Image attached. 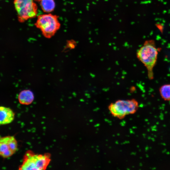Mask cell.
<instances>
[{"instance_id": "cell-7", "label": "cell", "mask_w": 170, "mask_h": 170, "mask_svg": "<svg viewBox=\"0 0 170 170\" xmlns=\"http://www.w3.org/2000/svg\"><path fill=\"white\" fill-rule=\"evenodd\" d=\"M14 113L10 108L3 106H0V125H6L11 123L14 119Z\"/></svg>"}, {"instance_id": "cell-3", "label": "cell", "mask_w": 170, "mask_h": 170, "mask_svg": "<svg viewBox=\"0 0 170 170\" xmlns=\"http://www.w3.org/2000/svg\"><path fill=\"white\" fill-rule=\"evenodd\" d=\"M59 16L51 14H40L37 16L34 25L40 30L42 35L47 38L53 37L60 27Z\"/></svg>"}, {"instance_id": "cell-4", "label": "cell", "mask_w": 170, "mask_h": 170, "mask_svg": "<svg viewBox=\"0 0 170 170\" xmlns=\"http://www.w3.org/2000/svg\"><path fill=\"white\" fill-rule=\"evenodd\" d=\"M138 102L134 99H119L110 103L108 107L111 115L120 119L126 116L134 114L139 108Z\"/></svg>"}, {"instance_id": "cell-2", "label": "cell", "mask_w": 170, "mask_h": 170, "mask_svg": "<svg viewBox=\"0 0 170 170\" xmlns=\"http://www.w3.org/2000/svg\"><path fill=\"white\" fill-rule=\"evenodd\" d=\"M50 154H36L31 150L25 153L22 164L19 167L20 170H43L46 169L50 161Z\"/></svg>"}, {"instance_id": "cell-9", "label": "cell", "mask_w": 170, "mask_h": 170, "mask_svg": "<svg viewBox=\"0 0 170 170\" xmlns=\"http://www.w3.org/2000/svg\"><path fill=\"white\" fill-rule=\"evenodd\" d=\"M40 5L42 11L45 13H50L54 11L55 7L54 0H41Z\"/></svg>"}, {"instance_id": "cell-11", "label": "cell", "mask_w": 170, "mask_h": 170, "mask_svg": "<svg viewBox=\"0 0 170 170\" xmlns=\"http://www.w3.org/2000/svg\"><path fill=\"white\" fill-rule=\"evenodd\" d=\"M76 45V42L73 40L68 41L66 44V47L71 49L74 48Z\"/></svg>"}, {"instance_id": "cell-6", "label": "cell", "mask_w": 170, "mask_h": 170, "mask_svg": "<svg viewBox=\"0 0 170 170\" xmlns=\"http://www.w3.org/2000/svg\"><path fill=\"white\" fill-rule=\"evenodd\" d=\"M17 142L13 136L1 137L0 139V155L4 158H8L17 151Z\"/></svg>"}, {"instance_id": "cell-10", "label": "cell", "mask_w": 170, "mask_h": 170, "mask_svg": "<svg viewBox=\"0 0 170 170\" xmlns=\"http://www.w3.org/2000/svg\"><path fill=\"white\" fill-rule=\"evenodd\" d=\"M162 98L165 101L170 100V84H165L159 89Z\"/></svg>"}, {"instance_id": "cell-8", "label": "cell", "mask_w": 170, "mask_h": 170, "mask_svg": "<svg viewBox=\"0 0 170 170\" xmlns=\"http://www.w3.org/2000/svg\"><path fill=\"white\" fill-rule=\"evenodd\" d=\"M18 99L19 103L21 104L29 105L31 104L34 100V94L30 90H24L20 93Z\"/></svg>"}, {"instance_id": "cell-1", "label": "cell", "mask_w": 170, "mask_h": 170, "mask_svg": "<svg viewBox=\"0 0 170 170\" xmlns=\"http://www.w3.org/2000/svg\"><path fill=\"white\" fill-rule=\"evenodd\" d=\"M158 51L152 40L146 41L137 53L138 59L146 67L150 79L154 77L153 69L157 59Z\"/></svg>"}, {"instance_id": "cell-5", "label": "cell", "mask_w": 170, "mask_h": 170, "mask_svg": "<svg viewBox=\"0 0 170 170\" xmlns=\"http://www.w3.org/2000/svg\"><path fill=\"white\" fill-rule=\"evenodd\" d=\"M34 0H14L13 3L17 12L18 21L23 23L37 16V6Z\"/></svg>"}]
</instances>
